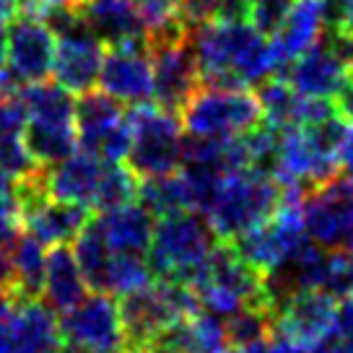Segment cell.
Wrapping results in <instances>:
<instances>
[{"instance_id":"18","label":"cell","mask_w":353,"mask_h":353,"mask_svg":"<svg viewBox=\"0 0 353 353\" xmlns=\"http://www.w3.org/2000/svg\"><path fill=\"white\" fill-rule=\"evenodd\" d=\"M6 322L11 335V353H57L63 345L55 312L39 299L11 301Z\"/></svg>"},{"instance_id":"9","label":"cell","mask_w":353,"mask_h":353,"mask_svg":"<svg viewBox=\"0 0 353 353\" xmlns=\"http://www.w3.org/2000/svg\"><path fill=\"white\" fill-rule=\"evenodd\" d=\"M148 52L154 65V97L161 110L179 112L200 86V70L190 47L188 29L176 21L148 34Z\"/></svg>"},{"instance_id":"22","label":"cell","mask_w":353,"mask_h":353,"mask_svg":"<svg viewBox=\"0 0 353 353\" xmlns=\"http://www.w3.org/2000/svg\"><path fill=\"white\" fill-rule=\"evenodd\" d=\"M88 294V283L81 268H78L73 250L68 244H55L47 252V268H44L42 296L52 312L65 314L81 299Z\"/></svg>"},{"instance_id":"30","label":"cell","mask_w":353,"mask_h":353,"mask_svg":"<svg viewBox=\"0 0 353 353\" xmlns=\"http://www.w3.org/2000/svg\"><path fill=\"white\" fill-rule=\"evenodd\" d=\"M320 288L335 299L353 296V252L351 250H327L322 268Z\"/></svg>"},{"instance_id":"26","label":"cell","mask_w":353,"mask_h":353,"mask_svg":"<svg viewBox=\"0 0 353 353\" xmlns=\"http://www.w3.org/2000/svg\"><path fill=\"white\" fill-rule=\"evenodd\" d=\"M23 145L37 166H52L76 151V125L73 122H39L26 120Z\"/></svg>"},{"instance_id":"19","label":"cell","mask_w":353,"mask_h":353,"mask_svg":"<svg viewBox=\"0 0 353 353\" xmlns=\"http://www.w3.org/2000/svg\"><path fill=\"white\" fill-rule=\"evenodd\" d=\"M345 73H348V65L322 39L283 68V78L296 94L309 97V99L330 101L338 94V88L343 86Z\"/></svg>"},{"instance_id":"52","label":"cell","mask_w":353,"mask_h":353,"mask_svg":"<svg viewBox=\"0 0 353 353\" xmlns=\"http://www.w3.org/2000/svg\"><path fill=\"white\" fill-rule=\"evenodd\" d=\"M125 353H148V351H125Z\"/></svg>"},{"instance_id":"37","label":"cell","mask_w":353,"mask_h":353,"mask_svg":"<svg viewBox=\"0 0 353 353\" xmlns=\"http://www.w3.org/2000/svg\"><path fill=\"white\" fill-rule=\"evenodd\" d=\"M26 110L19 97L0 101V135H23Z\"/></svg>"},{"instance_id":"2","label":"cell","mask_w":353,"mask_h":353,"mask_svg":"<svg viewBox=\"0 0 353 353\" xmlns=\"http://www.w3.org/2000/svg\"><path fill=\"white\" fill-rule=\"evenodd\" d=\"M345 122L332 114L327 120L283 128L278 141L273 179L283 188L312 190L341 174L338 145H341Z\"/></svg>"},{"instance_id":"38","label":"cell","mask_w":353,"mask_h":353,"mask_svg":"<svg viewBox=\"0 0 353 353\" xmlns=\"http://www.w3.org/2000/svg\"><path fill=\"white\" fill-rule=\"evenodd\" d=\"M325 3V26L353 34V0H322Z\"/></svg>"},{"instance_id":"46","label":"cell","mask_w":353,"mask_h":353,"mask_svg":"<svg viewBox=\"0 0 353 353\" xmlns=\"http://www.w3.org/2000/svg\"><path fill=\"white\" fill-rule=\"evenodd\" d=\"M0 353H11V335H8L6 314H0Z\"/></svg>"},{"instance_id":"39","label":"cell","mask_w":353,"mask_h":353,"mask_svg":"<svg viewBox=\"0 0 353 353\" xmlns=\"http://www.w3.org/2000/svg\"><path fill=\"white\" fill-rule=\"evenodd\" d=\"M332 107H335V112H338V117L343 122H353V65L348 68L338 94L332 97Z\"/></svg>"},{"instance_id":"6","label":"cell","mask_w":353,"mask_h":353,"mask_svg":"<svg viewBox=\"0 0 353 353\" xmlns=\"http://www.w3.org/2000/svg\"><path fill=\"white\" fill-rule=\"evenodd\" d=\"M120 317L125 327V351H145L159 332L172 322L200 312L190 283L159 281L120 296Z\"/></svg>"},{"instance_id":"16","label":"cell","mask_w":353,"mask_h":353,"mask_svg":"<svg viewBox=\"0 0 353 353\" xmlns=\"http://www.w3.org/2000/svg\"><path fill=\"white\" fill-rule=\"evenodd\" d=\"M6 32V63L19 83L44 81L55 63V32L39 19L13 16Z\"/></svg>"},{"instance_id":"24","label":"cell","mask_w":353,"mask_h":353,"mask_svg":"<svg viewBox=\"0 0 353 353\" xmlns=\"http://www.w3.org/2000/svg\"><path fill=\"white\" fill-rule=\"evenodd\" d=\"M11 263L13 283L11 291H8V299L11 301H21V299L42 296L44 268H47V250H44V244L21 229V232L16 234V239H13Z\"/></svg>"},{"instance_id":"14","label":"cell","mask_w":353,"mask_h":353,"mask_svg":"<svg viewBox=\"0 0 353 353\" xmlns=\"http://www.w3.org/2000/svg\"><path fill=\"white\" fill-rule=\"evenodd\" d=\"M104 44L88 32L81 19L55 29V83L70 94H86L99 81Z\"/></svg>"},{"instance_id":"33","label":"cell","mask_w":353,"mask_h":353,"mask_svg":"<svg viewBox=\"0 0 353 353\" xmlns=\"http://www.w3.org/2000/svg\"><path fill=\"white\" fill-rule=\"evenodd\" d=\"M135 8L141 11L145 26H148V34L159 32L164 26H172L176 23V8H179V0H132Z\"/></svg>"},{"instance_id":"11","label":"cell","mask_w":353,"mask_h":353,"mask_svg":"<svg viewBox=\"0 0 353 353\" xmlns=\"http://www.w3.org/2000/svg\"><path fill=\"white\" fill-rule=\"evenodd\" d=\"M335 309L338 299L322 288L296 291L276 307L270 335L291 353H312L330 335Z\"/></svg>"},{"instance_id":"36","label":"cell","mask_w":353,"mask_h":353,"mask_svg":"<svg viewBox=\"0 0 353 353\" xmlns=\"http://www.w3.org/2000/svg\"><path fill=\"white\" fill-rule=\"evenodd\" d=\"M332 343H338L343 348L353 351V296L341 299V304L335 309V320H332L330 335Z\"/></svg>"},{"instance_id":"3","label":"cell","mask_w":353,"mask_h":353,"mask_svg":"<svg viewBox=\"0 0 353 353\" xmlns=\"http://www.w3.org/2000/svg\"><path fill=\"white\" fill-rule=\"evenodd\" d=\"M283 200V185L254 169H236L219 179L205 205V219L219 239L234 242L270 219Z\"/></svg>"},{"instance_id":"5","label":"cell","mask_w":353,"mask_h":353,"mask_svg":"<svg viewBox=\"0 0 353 353\" xmlns=\"http://www.w3.org/2000/svg\"><path fill=\"white\" fill-rule=\"evenodd\" d=\"M190 286L198 296L200 309L216 314V317H223V320L244 304H265L270 309L263 294V273L254 270L252 265L236 252L234 242L219 239L213 252L208 254V260L190 281Z\"/></svg>"},{"instance_id":"12","label":"cell","mask_w":353,"mask_h":353,"mask_svg":"<svg viewBox=\"0 0 353 353\" xmlns=\"http://www.w3.org/2000/svg\"><path fill=\"white\" fill-rule=\"evenodd\" d=\"M301 221L309 242L322 250H343L353 239V179L332 176L301 198Z\"/></svg>"},{"instance_id":"42","label":"cell","mask_w":353,"mask_h":353,"mask_svg":"<svg viewBox=\"0 0 353 353\" xmlns=\"http://www.w3.org/2000/svg\"><path fill=\"white\" fill-rule=\"evenodd\" d=\"M236 353H291L283 345V343H278L273 335H268L263 341H254L250 345H242V348H236Z\"/></svg>"},{"instance_id":"34","label":"cell","mask_w":353,"mask_h":353,"mask_svg":"<svg viewBox=\"0 0 353 353\" xmlns=\"http://www.w3.org/2000/svg\"><path fill=\"white\" fill-rule=\"evenodd\" d=\"M219 16L221 0H179V8H176V19L188 32L219 19Z\"/></svg>"},{"instance_id":"51","label":"cell","mask_w":353,"mask_h":353,"mask_svg":"<svg viewBox=\"0 0 353 353\" xmlns=\"http://www.w3.org/2000/svg\"><path fill=\"white\" fill-rule=\"evenodd\" d=\"M343 250H351V252H353V239L348 242V247H343Z\"/></svg>"},{"instance_id":"23","label":"cell","mask_w":353,"mask_h":353,"mask_svg":"<svg viewBox=\"0 0 353 353\" xmlns=\"http://www.w3.org/2000/svg\"><path fill=\"white\" fill-rule=\"evenodd\" d=\"M97 223L114 252L145 257L148 247H151V236H154V216L143 205L130 200L117 208L101 210V219Z\"/></svg>"},{"instance_id":"50","label":"cell","mask_w":353,"mask_h":353,"mask_svg":"<svg viewBox=\"0 0 353 353\" xmlns=\"http://www.w3.org/2000/svg\"><path fill=\"white\" fill-rule=\"evenodd\" d=\"M6 65V32L0 29V68Z\"/></svg>"},{"instance_id":"17","label":"cell","mask_w":353,"mask_h":353,"mask_svg":"<svg viewBox=\"0 0 353 353\" xmlns=\"http://www.w3.org/2000/svg\"><path fill=\"white\" fill-rule=\"evenodd\" d=\"M78 19L101 44H148V26L132 0H76Z\"/></svg>"},{"instance_id":"47","label":"cell","mask_w":353,"mask_h":353,"mask_svg":"<svg viewBox=\"0 0 353 353\" xmlns=\"http://www.w3.org/2000/svg\"><path fill=\"white\" fill-rule=\"evenodd\" d=\"M312 353H353V351H348V348H343V345H338V343H332L330 338H325V341L314 348Z\"/></svg>"},{"instance_id":"49","label":"cell","mask_w":353,"mask_h":353,"mask_svg":"<svg viewBox=\"0 0 353 353\" xmlns=\"http://www.w3.org/2000/svg\"><path fill=\"white\" fill-rule=\"evenodd\" d=\"M8 307H11V299H8V294H6V291H0V314H6V312H8Z\"/></svg>"},{"instance_id":"53","label":"cell","mask_w":353,"mask_h":353,"mask_svg":"<svg viewBox=\"0 0 353 353\" xmlns=\"http://www.w3.org/2000/svg\"><path fill=\"white\" fill-rule=\"evenodd\" d=\"M223 353H229V351H223Z\"/></svg>"},{"instance_id":"25","label":"cell","mask_w":353,"mask_h":353,"mask_svg":"<svg viewBox=\"0 0 353 353\" xmlns=\"http://www.w3.org/2000/svg\"><path fill=\"white\" fill-rule=\"evenodd\" d=\"M138 198H141V205L159 219L179 210H200L195 185L190 182L185 172L143 179V185L138 188Z\"/></svg>"},{"instance_id":"40","label":"cell","mask_w":353,"mask_h":353,"mask_svg":"<svg viewBox=\"0 0 353 353\" xmlns=\"http://www.w3.org/2000/svg\"><path fill=\"white\" fill-rule=\"evenodd\" d=\"M21 229V210L16 203V195L0 198V236H8Z\"/></svg>"},{"instance_id":"44","label":"cell","mask_w":353,"mask_h":353,"mask_svg":"<svg viewBox=\"0 0 353 353\" xmlns=\"http://www.w3.org/2000/svg\"><path fill=\"white\" fill-rule=\"evenodd\" d=\"M19 6H21V0H0V26L8 23L19 13Z\"/></svg>"},{"instance_id":"32","label":"cell","mask_w":353,"mask_h":353,"mask_svg":"<svg viewBox=\"0 0 353 353\" xmlns=\"http://www.w3.org/2000/svg\"><path fill=\"white\" fill-rule=\"evenodd\" d=\"M0 169H6L16 182L37 169L21 135H0Z\"/></svg>"},{"instance_id":"43","label":"cell","mask_w":353,"mask_h":353,"mask_svg":"<svg viewBox=\"0 0 353 353\" xmlns=\"http://www.w3.org/2000/svg\"><path fill=\"white\" fill-rule=\"evenodd\" d=\"M19 91H21V83L16 81V76H13L11 70H3L0 68V101L19 97Z\"/></svg>"},{"instance_id":"20","label":"cell","mask_w":353,"mask_h":353,"mask_svg":"<svg viewBox=\"0 0 353 353\" xmlns=\"http://www.w3.org/2000/svg\"><path fill=\"white\" fill-rule=\"evenodd\" d=\"M107 161H101L88 151L73 154L52 164L50 169H42V182L50 198L68 200V203H78L91 208L97 188H99V176Z\"/></svg>"},{"instance_id":"48","label":"cell","mask_w":353,"mask_h":353,"mask_svg":"<svg viewBox=\"0 0 353 353\" xmlns=\"http://www.w3.org/2000/svg\"><path fill=\"white\" fill-rule=\"evenodd\" d=\"M57 353H99V351H91V348H83V345H76V343L63 341V345H60V351H57Z\"/></svg>"},{"instance_id":"28","label":"cell","mask_w":353,"mask_h":353,"mask_svg":"<svg viewBox=\"0 0 353 353\" xmlns=\"http://www.w3.org/2000/svg\"><path fill=\"white\" fill-rule=\"evenodd\" d=\"M270 322H273V312L265 304H244L223 320L226 341L232 348H242L254 341H263L270 335Z\"/></svg>"},{"instance_id":"45","label":"cell","mask_w":353,"mask_h":353,"mask_svg":"<svg viewBox=\"0 0 353 353\" xmlns=\"http://www.w3.org/2000/svg\"><path fill=\"white\" fill-rule=\"evenodd\" d=\"M16 192V179L6 169H0V198H8Z\"/></svg>"},{"instance_id":"7","label":"cell","mask_w":353,"mask_h":353,"mask_svg":"<svg viewBox=\"0 0 353 353\" xmlns=\"http://www.w3.org/2000/svg\"><path fill=\"white\" fill-rule=\"evenodd\" d=\"M130 122V148L125 164L138 179L172 174L182 164L185 128L179 125L174 112L161 110L154 101L135 104L128 114Z\"/></svg>"},{"instance_id":"10","label":"cell","mask_w":353,"mask_h":353,"mask_svg":"<svg viewBox=\"0 0 353 353\" xmlns=\"http://www.w3.org/2000/svg\"><path fill=\"white\" fill-rule=\"evenodd\" d=\"M76 138L83 151L107 164H120L130 148V122L117 99L104 91L81 94L73 107Z\"/></svg>"},{"instance_id":"29","label":"cell","mask_w":353,"mask_h":353,"mask_svg":"<svg viewBox=\"0 0 353 353\" xmlns=\"http://www.w3.org/2000/svg\"><path fill=\"white\" fill-rule=\"evenodd\" d=\"M138 188H141V182H138V176L132 174V169L125 161H120V164H104L91 208L110 210L122 205V203H130V200L138 198Z\"/></svg>"},{"instance_id":"35","label":"cell","mask_w":353,"mask_h":353,"mask_svg":"<svg viewBox=\"0 0 353 353\" xmlns=\"http://www.w3.org/2000/svg\"><path fill=\"white\" fill-rule=\"evenodd\" d=\"M19 11H21V16L39 19V21H44V23H52L55 19H60V16L76 11V0H21Z\"/></svg>"},{"instance_id":"8","label":"cell","mask_w":353,"mask_h":353,"mask_svg":"<svg viewBox=\"0 0 353 353\" xmlns=\"http://www.w3.org/2000/svg\"><path fill=\"white\" fill-rule=\"evenodd\" d=\"M182 128L198 138H239L263 122L254 94L234 86H203L182 107Z\"/></svg>"},{"instance_id":"41","label":"cell","mask_w":353,"mask_h":353,"mask_svg":"<svg viewBox=\"0 0 353 353\" xmlns=\"http://www.w3.org/2000/svg\"><path fill=\"white\" fill-rule=\"evenodd\" d=\"M338 166L343 174L353 179V122H345L341 145H338Z\"/></svg>"},{"instance_id":"13","label":"cell","mask_w":353,"mask_h":353,"mask_svg":"<svg viewBox=\"0 0 353 353\" xmlns=\"http://www.w3.org/2000/svg\"><path fill=\"white\" fill-rule=\"evenodd\" d=\"M63 341L99 353H125V327L120 307L110 294H86L60 320Z\"/></svg>"},{"instance_id":"27","label":"cell","mask_w":353,"mask_h":353,"mask_svg":"<svg viewBox=\"0 0 353 353\" xmlns=\"http://www.w3.org/2000/svg\"><path fill=\"white\" fill-rule=\"evenodd\" d=\"M23 110H26V120L39 122H73V99L70 91L60 86V83H50L44 81H34L19 91Z\"/></svg>"},{"instance_id":"21","label":"cell","mask_w":353,"mask_h":353,"mask_svg":"<svg viewBox=\"0 0 353 353\" xmlns=\"http://www.w3.org/2000/svg\"><path fill=\"white\" fill-rule=\"evenodd\" d=\"M325 32V3L322 0H296L283 26L270 37V47L276 52L278 70L294 63L322 39Z\"/></svg>"},{"instance_id":"31","label":"cell","mask_w":353,"mask_h":353,"mask_svg":"<svg viewBox=\"0 0 353 353\" xmlns=\"http://www.w3.org/2000/svg\"><path fill=\"white\" fill-rule=\"evenodd\" d=\"M294 6H296V0H250L244 21H250L257 32L270 39L283 26Z\"/></svg>"},{"instance_id":"1","label":"cell","mask_w":353,"mask_h":353,"mask_svg":"<svg viewBox=\"0 0 353 353\" xmlns=\"http://www.w3.org/2000/svg\"><path fill=\"white\" fill-rule=\"evenodd\" d=\"M200 83L250 88L278 73L270 39L244 19H213L188 32Z\"/></svg>"},{"instance_id":"4","label":"cell","mask_w":353,"mask_h":353,"mask_svg":"<svg viewBox=\"0 0 353 353\" xmlns=\"http://www.w3.org/2000/svg\"><path fill=\"white\" fill-rule=\"evenodd\" d=\"M216 244L219 236L210 229L208 219L195 210H179L161 216L159 223H154V236L145 254L151 273L159 281L190 283Z\"/></svg>"},{"instance_id":"15","label":"cell","mask_w":353,"mask_h":353,"mask_svg":"<svg viewBox=\"0 0 353 353\" xmlns=\"http://www.w3.org/2000/svg\"><path fill=\"white\" fill-rule=\"evenodd\" d=\"M104 94L120 104H143L154 97V65L148 44H117L104 50L99 81Z\"/></svg>"}]
</instances>
